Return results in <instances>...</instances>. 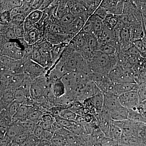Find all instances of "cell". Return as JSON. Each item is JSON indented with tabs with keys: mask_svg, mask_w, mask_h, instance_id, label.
Instances as JSON below:
<instances>
[{
	"mask_svg": "<svg viewBox=\"0 0 146 146\" xmlns=\"http://www.w3.org/2000/svg\"><path fill=\"white\" fill-rule=\"evenodd\" d=\"M9 9L12 11L14 9L22 7L23 5V1L21 0H10L7 1Z\"/></svg>",
	"mask_w": 146,
	"mask_h": 146,
	"instance_id": "obj_44",
	"label": "cell"
},
{
	"mask_svg": "<svg viewBox=\"0 0 146 146\" xmlns=\"http://www.w3.org/2000/svg\"><path fill=\"white\" fill-rule=\"evenodd\" d=\"M138 94L140 103L146 100V85H144L139 87Z\"/></svg>",
	"mask_w": 146,
	"mask_h": 146,
	"instance_id": "obj_49",
	"label": "cell"
},
{
	"mask_svg": "<svg viewBox=\"0 0 146 146\" xmlns=\"http://www.w3.org/2000/svg\"><path fill=\"white\" fill-rule=\"evenodd\" d=\"M43 15V11L39 10H36L30 13L26 18L31 21L32 23L36 25L41 20Z\"/></svg>",
	"mask_w": 146,
	"mask_h": 146,
	"instance_id": "obj_36",
	"label": "cell"
},
{
	"mask_svg": "<svg viewBox=\"0 0 146 146\" xmlns=\"http://www.w3.org/2000/svg\"><path fill=\"white\" fill-rule=\"evenodd\" d=\"M118 98L121 105L129 110H136L140 103L138 91H131L124 93Z\"/></svg>",
	"mask_w": 146,
	"mask_h": 146,
	"instance_id": "obj_5",
	"label": "cell"
},
{
	"mask_svg": "<svg viewBox=\"0 0 146 146\" xmlns=\"http://www.w3.org/2000/svg\"><path fill=\"white\" fill-rule=\"evenodd\" d=\"M44 113L46 112H42L32 106L29 115V119L31 120L35 123H38L42 115Z\"/></svg>",
	"mask_w": 146,
	"mask_h": 146,
	"instance_id": "obj_32",
	"label": "cell"
},
{
	"mask_svg": "<svg viewBox=\"0 0 146 146\" xmlns=\"http://www.w3.org/2000/svg\"><path fill=\"white\" fill-rule=\"evenodd\" d=\"M104 102L103 109L107 111L113 121L127 119L129 110L121 105L118 96L110 93H103Z\"/></svg>",
	"mask_w": 146,
	"mask_h": 146,
	"instance_id": "obj_2",
	"label": "cell"
},
{
	"mask_svg": "<svg viewBox=\"0 0 146 146\" xmlns=\"http://www.w3.org/2000/svg\"><path fill=\"white\" fill-rule=\"evenodd\" d=\"M42 56V66L46 70H50L53 67L52 50L53 45L47 41H42L37 43Z\"/></svg>",
	"mask_w": 146,
	"mask_h": 146,
	"instance_id": "obj_4",
	"label": "cell"
},
{
	"mask_svg": "<svg viewBox=\"0 0 146 146\" xmlns=\"http://www.w3.org/2000/svg\"><path fill=\"white\" fill-rule=\"evenodd\" d=\"M50 86L46 75L39 77L33 80L31 85L30 92L35 102H41L44 99V93L47 87Z\"/></svg>",
	"mask_w": 146,
	"mask_h": 146,
	"instance_id": "obj_3",
	"label": "cell"
},
{
	"mask_svg": "<svg viewBox=\"0 0 146 146\" xmlns=\"http://www.w3.org/2000/svg\"><path fill=\"white\" fill-rule=\"evenodd\" d=\"M1 13L5 11H10L9 9L7 1H1Z\"/></svg>",
	"mask_w": 146,
	"mask_h": 146,
	"instance_id": "obj_57",
	"label": "cell"
},
{
	"mask_svg": "<svg viewBox=\"0 0 146 146\" xmlns=\"http://www.w3.org/2000/svg\"><path fill=\"white\" fill-rule=\"evenodd\" d=\"M32 106L21 104L16 115L13 116V123L29 119V115Z\"/></svg>",
	"mask_w": 146,
	"mask_h": 146,
	"instance_id": "obj_18",
	"label": "cell"
},
{
	"mask_svg": "<svg viewBox=\"0 0 146 146\" xmlns=\"http://www.w3.org/2000/svg\"><path fill=\"white\" fill-rule=\"evenodd\" d=\"M142 103V104H143L146 107V100L144 101L143 102H142L141 103Z\"/></svg>",
	"mask_w": 146,
	"mask_h": 146,
	"instance_id": "obj_60",
	"label": "cell"
},
{
	"mask_svg": "<svg viewBox=\"0 0 146 146\" xmlns=\"http://www.w3.org/2000/svg\"><path fill=\"white\" fill-rule=\"evenodd\" d=\"M47 72L44 67L33 60H31L25 63L24 74L33 80L39 77L45 75Z\"/></svg>",
	"mask_w": 146,
	"mask_h": 146,
	"instance_id": "obj_8",
	"label": "cell"
},
{
	"mask_svg": "<svg viewBox=\"0 0 146 146\" xmlns=\"http://www.w3.org/2000/svg\"><path fill=\"white\" fill-rule=\"evenodd\" d=\"M90 17L93 21V31L91 33L98 39L104 28V21L102 18L94 14Z\"/></svg>",
	"mask_w": 146,
	"mask_h": 146,
	"instance_id": "obj_16",
	"label": "cell"
},
{
	"mask_svg": "<svg viewBox=\"0 0 146 146\" xmlns=\"http://www.w3.org/2000/svg\"><path fill=\"white\" fill-rule=\"evenodd\" d=\"M93 21L91 17H90L86 21L83 27L80 31L86 33H91L93 31Z\"/></svg>",
	"mask_w": 146,
	"mask_h": 146,
	"instance_id": "obj_45",
	"label": "cell"
},
{
	"mask_svg": "<svg viewBox=\"0 0 146 146\" xmlns=\"http://www.w3.org/2000/svg\"><path fill=\"white\" fill-rule=\"evenodd\" d=\"M86 34L80 31L71 40L70 42L77 52H78L82 48L86 45Z\"/></svg>",
	"mask_w": 146,
	"mask_h": 146,
	"instance_id": "obj_21",
	"label": "cell"
},
{
	"mask_svg": "<svg viewBox=\"0 0 146 146\" xmlns=\"http://www.w3.org/2000/svg\"><path fill=\"white\" fill-rule=\"evenodd\" d=\"M75 17L71 12L67 13L64 17L59 19V23L65 29L68 27L73 22Z\"/></svg>",
	"mask_w": 146,
	"mask_h": 146,
	"instance_id": "obj_39",
	"label": "cell"
},
{
	"mask_svg": "<svg viewBox=\"0 0 146 146\" xmlns=\"http://www.w3.org/2000/svg\"><path fill=\"white\" fill-rule=\"evenodd\" d=\"M9 24H10V26L7 30L3 34L1 35L5 36L7 39L9 41L16 40L18 39V38L16 36V33L14 31V27L10 23Z\"/></svg>",
	"mask_w": 146,
	"mask_h": 146,
	"instance_id": "obj_40",
	"label": "cell"
},
{
	"mask_svg": "<svg viewBox=\"0 0 146 146\" xmlns=\"http://www.w3.org/2000/svg\"><path fill=\"white\" fill-rule=\"evenodd\" d=\"M23 128L25 132L33 134L36 126V123L30 119L25 120L22 121L18 122Z\"/></svg>",
	"mask_w": 146,
	"mask_h": 146,
	"instance_id": "obj_28",
	"label": "cell"
},
{
	"mask_svg": "<svg viewBox=\"0 0 146 146\" xmlns=\"http://www.w3.org/2000/svg\"><path fill=\"white\" fill-rule=\"evenodd\" d=\"M98 120L100 129L104 133L106 136H107L113 120L108 112L104 109L99 115Z\"/></svg>",
	"mask_w": 146,
	"mask_h": 146,
	"instance_id": "obj_11",
	"label": "cell"
},
{
	"mask_svg": "<svg viewBox=\"0 0 146 146\" xmlns=\"http://www.w3.org/2000/svg\"><path fill=\"white\" fill-rule=\"evenodd\" d=\"M50 143L52 146H68L66 137L58 133H54Z\"/></svg>",
	"mask_w": 146,
	"mask_h": 146,
	"instance_id": "obj_26",
	"label": "cell"
},
{
	"mask_svg": "<svg viewBox=\"0 0 146 146\" xmlns=\"http://www.w3.org/2000/svg\"><path fill=\"white\" fill-rule=\"evenodd\" d=\"M119 21V16L115 14L108 13L104 21V25L108 28L113 30L117 23Z\"/></svg>",
	"mask_w": 146,
	"mask_h": 146,
	"instance_id": "obj_27",
	"label": "cell"
},
{
	"mask_svg": "<svg viewBox=\"0 0 146 146\" xmlns=\"http://www.w3.org/2000/svg\"><path fill=\"white\" fill-rule=\"evenodd\" d=\"M54 1H44L43 3L41 5L39 10L41 11H44L47 8H48L53 3Z\"/></svg>",
	"mask_w": 146,
	"mask_h": 146,
	"instance_id": "obj_58",
	"label": "cell"
},
{
	"mask_svg": "<svg viewBox=\"0 0 146 146\" xmlns=\"http://www.w3.org/2000/svg\"><path fill=\"white\" fill-rule=\"evenodd\" d=\"M55 121V119L52 115L50 112H46L42 115L37 124L44 130H53L52 125Z\"/></svg>",
	"mask_w": 146,
	"mask_h": 146,
	"instance_id": "obj_19",
	"label": "cell"
},
{
	"mask_svg": "<svg viewBox=\"0 0 146 146\" xmlns=\"http://www.w3.org/2000/svg\"><path fill=\"white\" fill-rule=\"evenodd\" d=\"M11 11H7L1 13V24H8L11 21Z\"/></svg>",
	"mask_w": 146,
	"mask_h": 146,
	"instance_id": "obj_42",
	"label": "cell"
},
{
	"mask_svg": "<svg viewBox=\"0 0 146 146\" xmlns=\"http://www.w3.org/2000/svg\"><path fill=\"white\" fill-rule=\"evenodd\" d=\"M44 1H33L31 7V11L39 10L41 5L43 3Z\"/></svg>",
	"mask_w": 146,
	"mask_h": 146,
	"instance_id": "obj_55",
	"label": "cell"
},
{
	"mask_svg": "<svg viewBox=\"0 0 146 146\" xmlns=\"http://www.w3.org/2000/svg\"><path fill=\"white\" fill-rule=\"evenodd\" d=\"M32 60L39 65H42V55L39 51L37 44L32 46Z\"/></svg>",
	"mask_w": 146,
	"mask_h": 146,
	"instance_id": "obj_35",
	"label": "cell"
},
{
	"mask_svg": "<svg viewBox=\"0 0 146 146\" xmlns=\"http://www.w3.org/2000/svg\"><path fill=\"white\" fill-rule=\"evenodd\" d=\"M139 52H140L139 50L132 44V46L129 47L125 53L129 56L139 55L140 54Z\"/></svg>",
	"mask_w": 146,
	"mask_h": 146,
	"instance_id": "obj_51",
	"label": "cell"
},
{
	"mask_svg": "<svg viewBox=\"0 0 146 146\" xmlns=\"http://www.w3.org/2000/svg\"><path fill=\"white\" fill-rule=\"evenodd\" d=\"M11 14L12 17L18 15H24L26 16L25 11V9H24L23 6L22 7L14 9H13L11 11Z\"/></svg>",
	"mask_w": 146,
	"mask_h": 146,
	"instance_id": "obj_52",
	"label": "cell"
},
{
	"mask_svg": "<svg viewBox=\"0 0 146 146\" xmlns=\"http://www.w3.org/2000/svg\"><path fill=\"white\" fill-rule=\"evenodd\" d=\"M24 26L25 32H26L35 28V24L32 23L31 21L26 18L24 23Z\"/></svg>",
	"mask_w": 146,
	"mask_h": 146,
	"instance_id": "obj_50",
	"label": "cell"
},
{
	"mask_svg": "<svg viewBox=\"0 0 146 146\" xmlns=\"http://www.w3.org/2000/svg\"><path fill=\"white\" fill-rule=\"evenodd\" d=\"M117 54L108 55L98 51L91 59L87 60L89 74L98 73L108 76L118 64Z\"/></svg>",
	"mask_w": 146,
	"mask_h": 146,
	"instance_id": "obj_1",
	"label": "cell"
},
{
	"mask_svg": "<svg viewBox=\"0 0 146 146\" xmlns=\"http://www.w3.org/2000/svg\"><path fill=\"white\" fill-rule=\"evenodd\" d=\"M128 119L136 122L146 123L145 118H144L137 110H129L128 115Z\"/></svg>",
	"mask_w": 146,
	"mask_h": 146,
	"instance_id": "obj_30",
	"label": "cell"
},
{
	"mask_svg": "<svg viewBox=\"0 0 146 146\" xmlns=\"http://www.w3.org/2000/svg\"><path fill=\"white\" fill-rule=\"evenodd\" d=\"M122 136V132L121 130L119 127H118L112 121L107 137L119 142Z\"/></svg>",
	"mask_w": 146,
	"mask_h": 146,
	"instance_id": "obj_23",
	"label": "cell"
},
{
	"mask_svg": "<svg viewBox=\"0 0 146 146\" xmlns=\"http://www.w3.org/2000/svg\"><path fill=\"white\" fill-rule=\"evenodd\" d=\"M49 74H50V73H49ZM50 75H51V74H50ZM51 76H52V75H51ZM52 77H53V76H52ZM53 78H54V77H53ZM54 79H55V78H54Z\"/></svg>",
	"mask_w": 146,
	"mask_h": 146,
	"instance_id": "obj_61",
	"label": "cell"
},
{
	"mask_svg": "<svg viewBox=\"0 0 146 146\" xmlns=\"http://www.w3.org/2000/svg\"><path fill=\"white\" fill-rule=\"evenodd\" d=\"M54 118L55 121L59 123L60 125H62L63 127L67 129L68 130L77 123V122L76 121H70V120L66 119L59 117V116H56L54 117Z\"/></svg>",
	"mask_w": 146,
	"mask_h": 146,
	"instance_id": "obj_38",
	"label": "cell"
},
{
	"mask_svg": "<svg viewBox=\"0 0 146 146\" xmlns=\"http://www.w3.org/2000/svg\"><path fill=\"white\" fill-rule=\"evenodd\" d=\"M16 90L11 88L1 92V111L5 109L15 100L14 93Z\"/></svg>",
	"mask_w": 146,
	"mask_h": 146,
	"instance_id": "obj_13",
	"label": "cell"
},
{
	"mask_svg": "<svg viewBox=\"0 0 146 146\" xmlns=\"http://www.w3.org/2000/svg\"><path fill=\"white\" fill-rule=\"evenodd\" d=\"M89 99L91 100L94 106V112L93 115L98 119L99 115L102 112L103 108L104 102L103 93L101 92Z\"/></svg>",
	"mask_w": 146,
	"mask_h": 146,
	"instance_id": "obj_14",
	"label": "cell"
},
{
	"mask_svg": "<svg viewBox=\"0 0 146 146\" xmlns=\"http://www.w3.org/2000/svg\"><path fill=\"white\" fill-rule=\"evenodd\" d=\"M132 44L139 50L140 52L142 51L143 49V46L142 44L141 39L134 40L132 42Z\"/></svg>",
	"mask_w": 146,
	"mask_h": 146,
	"instance_id": "obj_56",
	"label": "cell"
},
{
	"mask_svg": "<svg viewBox=\"0 0 146 146\" xmlns=\"http://www.w3.org/2000/svg\"><path fill=\"white\" fill-rule=\"evenodd\" d=\"M52 90L56 99L66 94V88L61 78L57 79L55 81L52 86Z\"/></svg>",
	"mask_w": 146,
	"mask_h": 146,
	"instance_id": "obj_22",
	"label": "cell"
},
{
	"mask_svg": "<svg viewBox=\"0 0 146 146\" xmlns=\"http://www.w3.org/2000/svg\"><path fill=\"white\" fill-rule=\"evenodd\" d=\"M14 27V31L18 39L24 38L25 36V30L24 28V23L16 25Z\"/></svg>",
	"mask_w": 146,
	"mask_h": 146,
	"instance_id": "obj_43",
	"label": "cell"
},
{
	"mask_svg": "<svg viewBox=\"0 0 146 146\" xmlns=\"http://www.w3.org/2000/svg\"><path fill=\"white\" fill-rule=\"evenodd\" d=\"M102 92L96 83L92 80L87 82L84 90L82 102Z\"/></svg>",
	"mask_w": 146,
	"mask_h": 146,
	"instance_id": "obj_15",
	"label": "cell"
},
{
	"mask_svg": "<svg viewBox=\"0 0 146 146\" xmlns=\"http://www.w3.org/2000/svg\"><path fill=\"white\" fill-rule=\"evenodd\" d=\"M24 132L25 131L19 123H13L9 127L6 136L13 142L20 134Z\"/></svg>",
	"mask_w": 146,
	"mask_h": 146,
	"instance_id": "obj_20",
	"label": "cell"
},
{
	"mask_svg": "<svg viewBox=\"0 0 146 146\" xmlns=\"http://www.w3.org/2000/svg\"><path fill=\"white\" fill-rule=\"evenodd\" d=\"M24 74H14L10 82L11 88L16 90L21 87L23 79Z\"/></svg>",
	"mask_w": 146,
	"mask_h": 146,
	"instance_id": "obj_29",
	"label": "cell"
},
{
	"mask_svg": "<svg viewBox=\"0 0 146 146\" xmlns=\"http://www.w3.org/2000/svg\"><path fill=\"white\" fill-rule=\"evenodd\" d=\"M44 131V129L39 125L36 124L33 134L40 141L42 140Z\"/></svg>",
	"mask_w": 146,
	"mask_h": 146,
	"instance_id": "obj_46",
	"label": "cell"
},
{
	"mask_svg": "<svg viewBox=\"0 0 146 146\" xmlns=\"http://www.w3.org/2000/svg\"><path fill=\"white\" fill-rule=\"evenodd\" d=\"M36 146H52L50 142L49 141L42 140L39 142Z\"/></svg>",
	"mask_w": 146,
	"mask_h": 146,
	"instance_id": "obj_59",
	"label": "cell"
},
{
	"mask_svg": "<svg viewBox=\"0 0 146 146\" xmlns=\"http://www.w3.org/2000/svg\"><path fill=\"white\" fill-rule=\"evenodd\" d=\"M67 2V1H59L56 14V17L59 20L63 18L68 13L66 7Z\"/></svg>",
	"mask_w": 146,
	"mask_h": 146,
	"instance_id": "obj_33",
	"label": "cell"
},
{
	"mask_svg": "<svg viewBox=\"0 0 146 146\" xmlns=\"http://www.w3.org/2000/svg\"><path fill=\"white\" fill-rule=\"evenodd\" d=\"M43 37L44 33L37 29L35 28L25 33L24 39L28 44L33 46L41 42L43 39Z\"/></svg>",
	"mask_w": 146,
	"mask_h": 146,
	"instance_id": "obj_12",
	"label": "cell"
},
{
	"mask_svg": "<svg viewBox=\"0 0 146 146\" xmlns=\"http://www.w3.org/2000/svg\"><path fill=\"white\" fill-rule=\"evenodd\" d=\"M113 123L119 127L125 136L136 137L138 133V123L128 119L122 121H113Z\"/></svg>",
	"mask_w": 146,
	"mask_h": 146,
	"instance_id": "obj_7",
	"label": "cell"
},
{
	"mask_svg": "<svg viewBox=\"0 0 146 146\" xmlns=\"http://www.w3.org/2000/svg\"><path fill=\"white\" fill-rule=\"evenodd\" d=\"M86 44L93 50L94 52L98 50V39L91 33H87L86 37Z\"/></svg>",
	"mask_w": 146,
	"mask_h": 146,
	"instance_id": "obj_24",
	"label": "cell"
},
{
	"mask_svg": "<svg viewBox=\"0 0 146 146\" xmlns=\"http://www.w3.org/2000/svg\"><path fill=\"white\" fill-rule=\"evenodd\" d=\"M98 51L101 52L103 53L111 55L117 53V50L115 47L107 44H100L99 43Z\"/></svg>",
	"mask_w": 146,
	"mask_h": 146,
	"instance_id": "obj_31",
	"label": "cell"
},
{
	"mask_svg": "<svg viewBox=\"0 0 146 146\" xmlns=\"http://www.w3.org/2000/svg\"><path fill=\"white\" fill-rule=\"evenodd\" d=\"M139 86L136 82H126V83H114V91L113 94L119 97L121 94L131 91H138Z\"/></svg>",
	"mask_w": 146,
	"mask_h": 146,
	"instance_id": "obj_10",
	"label": "cell"
},
{
	"mask_svg": "<svg viewBox=\"0 0 146 146\" xmlns=\"http://www.w3.org/2000/svg\"><path fill=\"white\" fill-rule=\"evenodd\" d=\"M21 105V104L19 103L18 102L14 100L5 109L13 118V116L16 115V113L18 112Z\"/></svg>",
	"mask_w": 146,
	"mask_h": 146,
	"instance_id": "obj_41",
	"label": "cell"
},
{
	"mask_svg": "<svg viewBox=\"0 0 146 146\" xmlns=\"http://www.w3.org/2000/svg\"><path fill=\"white\" fill-rule=\"evenodd\" d=\"M118 1H102L100 6L106 9L108 13L115 14Z\"/></svg>",
	"mask_w": 146,
	"mask_h": 146,
	"instance_id": "obj_25",
	"label": "cell"
},
{
	"mask_svg": "<svg viewBox=\"0 0 146 146\" xmlns=\"http://www.w3.org/2000/svg\"><path fill=\"white\" fill-rule=\"evenodd\" d=\"M77 115V114L72 110L68 108H66L63 109L59 113L58 116L66 119L76 121Z\"/></svg>",
	"mask_w": 146,
	"mask_h": 146,
	"instance_id": "obj_34",
	"label": "cell"
},
{
	"mask_svg": "<svg viewBox=\"0 0 146 146\" xmlns=\"http://www.w3.org/2000/svg\"><path fill=\"white\" fill-rule=\"evenodd\" d=\"M108 14V12L106 9L103 8L101 6L99 7L94 12V14L98 16L104 21L106 17Z\"/></svg>",
	"mask_w": 146,
	"mask_h": 146,
	"instance_id": "obj_47",
	"label": "cell"
},
{
	"mask_svg": "<svg viewBox=\"0 0 146 146\" xmlns=\"http://www.w3.org/2000/svg\"><path fill=\"white\" fill-rule=\"evenodd\" d=\"M131 68L124 69L117 65L110 72L108 77L110 80L114 83L136 82L129 74V70Z\"/></svg>",
	"mask_w": 146,
	"mask_h": 146,
	"instance_id": "obj_6",
	"label": "cell"
},
{
	"mask_svg": "<svg viewBox=\"0 0 146 146\" xmlns=\"http://www.w3.org/2000/svg\"><path fill=\"white\" fill-rule=\"evenodd\" d=\"M25 55V51L23 48H19L16 50L15 52V60H21L23 58Z\"/></svg>",
	"mask_w": 146,
	"mask_h": 146,
	"instance_id": "obj_53",
	"label": "cell"
},
{
	"mask_svg": "<svg viewBox=\"0 0 146 146\" xmlns=\"http://www.w3.org/2000/svg\"><path fill=\"white\" fill-rule=\"evenodd\" d=\"M1 146H13V141L6 136L1 139Z\"/></svg>",
	"mask_w": 146,
	"mask_h": 146,
	"instance_id": "obj_54",
	"label": "cell"
},
{
	"mask_svg": "<svg viewBox=\"0 0 146 146\" xmlns=\"http://www.w3.org/2000/svg\"><path fill=\"white\" fill-rule=\"evenodd\" d=\"M87 20L88 19L84 15L75 17L72 23L65 29L66 33L76 36L81 31Z\"/></svg>",
	"mask_w": 146,
	"mask_h": 146,
	"instance_id": "obj_9",
	"label": "cell"
},
{
	"mask_svg": "<svg viewBox=\"0 0 146 146\" xmlns=\"http://www.w3.org/2000/svg\"><path fill=\"white\" fill-rule=\"evenodd\" d=\"M68 44H59L55 45L53 46L52 50V58L53 67L51 69H52L55 65L57 64L60 57L62 56L63 51L68 46Z\"/></svg>",
	"mask_w": 146,
	"mask_h": 146,
	"instance_id": "obj_17",
	"label": "cell"
},
{
	"mask_svg": "<svg viewBox=\"0 0 146 146\" xmlns=\"http://www.w3.org/2000/svg\"><path fill=\"white\" fill-rule=\"evenodd\" d=\"M54 133L53 130H44L42 140L50 142Z\"/></svg>",
	"mask_w": 146,
	"mask_h": 146,
	"instance_id": "obj_48",
	"label": "cell"
},
{
	"mask_svg": "<svg viewBox=\"0 0 146 146\" xmlns=\"http://www.w3.org/2000/svg\"><path fill=\"white\" fill-rule=\"evenodd\" d=\"M94 52L86 44L84 46L78 53L86 61L91 59L94 56Z\"/></svg>",
	"mask_w": 146,
	"mask_h": 146,
	"instance_id": "obj_37",
	"label": "cell"
}]
</instances>
